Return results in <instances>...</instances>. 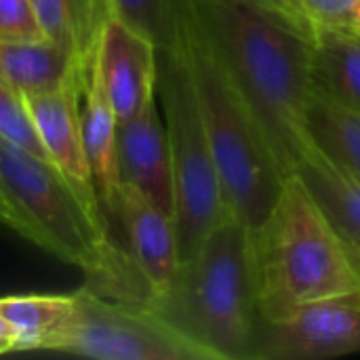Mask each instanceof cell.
<instances>
[{
	"mask_svg": "<svg viewBox=\"0 0 360 360\" xmlns=\"http://www.w3.org/2000/svg\"><path fill=\"white\" fill-rule=\"evenodd\" d=\"M82 93L84 86L65 84L55 91L23 95V99L34 118L36 131L42 139L49 160L68 177V181L78 190V194L86 202L101 209L82 143Z\"/></svg>",
	"mask_w": 360,
	"mask_h": 360,
	"instance_id": "obj_12",
	"label": "cell"
},
{
	"mask_svg": "<svg viewBox=\"0 0 360 360\" xmlns=\"http://www.w3.org/2000/svg\"><path fill=\"white\" fill-rule=\"evenodd\" d=\"M306 135L338 167L360 177V110L312 84L306 105Z\"/></svg>",
	"mask_w": 360,
	"mask_h": 360,
	"instance_id": "obj_17",
	"label": "cell"
},
{
	"mask_svg": "<svg viewBox=\"0 0 360 360\" xmlns=\"http://www.w3.org/2000/svg\"><path fill=\"white\" fill-rule=\"evenodd\" d=\"M312 84L360 110V36L319 30L310 36Z\"/></svg>",
	"mask_w": 360,
	"mask_h": 360,
	"instance_id": "obj_18",
	"label": "cell"
},
{
	"mask_svg": "<svg viewBox=\"0 0 360 360\" xmlns=\"http://www.w3.org/2000/svg\"><path fill=\"white\" fill-rule=\"evenodd\" d=\"M38 15L32 0H0V42L42 40Z\"/></svg>",
	"mask_w": 360,
	"mask_h": 360,
	"instance_id": "obj_23",
	"label": "cell"
},
{
	"mask_svg": "<svg viewBox=\"0 0 360 360\" xmlns=\"http://www.w3.org/2000/svg\"><path fill=\"white\" fill-rule=\"evenodd\" d=\"M310 36L319 30L360 36V0H297Z\"/></svg>",
	"mask_w": 360,
	"mask_h": 360,
	"instance_id": "obj_22",
	"label": "cell"
},
{
	"mask_svg": "<svg viewBox=\"0 0 360 360\" xmlns=\"http://www.w3.org/2000/svg\"><path fill=\"white\" fill-rule=\"evenodd\" d=\"M255 2L262 4V6H266V8H270V11H274V13H278V15H283L285 19H289L291 23H295L300 30H304L310 36L308 25H306L304 17L300 13L297 0H255Z\"/></svg>",
	"mask_w": 360,
	"mask_h": 360,
	"instance_id": "obj_24",
	"label": "cell"
},
{
	"mask_svg": "<svg viewBox=\"0 0 360 360\" xmlns=\"http://www.w3.org/2000/svg\"><path fill=\"white\" fill-rule=\"evenodd\" d=\"M0 139L49 160L23 95L8 89L2 82H0Z\"/></svg>",
	"mask_w": 360,
	"mask_h": 360,
	"instance_id": "obj_21",
	"label": "cell"
},
{
	"mask_svg": "<svg viewBox=\"0 0 360 360\" xmlns=\"http://www.w3.org/2000/svg\"><path fill=\"white\" fill-rule=\"evenodd\" d=\"M116 158L120 184L133 186L165 213L173 215L171 150L156 99L135 116L116 122Z\"/></svg>",
	"mask_w": 360,
	"mask_h": 360,
	"instance_id": "obj_11",
	"label": "cell"
},
{
	"mask_svg": "<svg viewBox=\"0 0 360 360\" xmlns=\"http://www.w3.org/2000/svg\"><path fill=\"white\" fill-rule=\"evenodd\" d=\"M177 46L194 82L226 205L247 228H255L270 213L287 175L224 70L194 0L186 4Z\"/></svg>",
	"mask_w": 360,
	"mask_h": 360,
	"instance_id": "obj_5",
	"label": "cell"
},
{
	"mask_svg": "<svg viewBox=\"0 0 360 360\" xmlns=\"http://www.w3.org/2000/svg\"><path fill=\"white\" fill-rule=\"evenodd\" d=\"M44 38L91 68L99 38L114 19L112 0H32Z\"/></svg>",
	"mask_w": 360,
	"mask_h": 360,
	"instance_id": "obj_16",
	"label": "cell"
},
{
	"mask_svg": "<svg viewBox=\"0 0 360 360\" xmlns=\"http://www.w3.org/2000/svg\"><path fill=\"white\" fill-rule=\"evenodd\" d=\"M70 295H4L0 316L17 338V352L38 348L40 340L63 319Z\"/></svg>",
	"mask_w": 360,
	"mask_h": 360,
	"instance_id": "obj_19",
	"label": "cell"
},
{
	"mask_svg": "<svg viewBox=\"0 0 360 360\" xmlns=\"http://www.w3.org/2000/svg\"><path fill=\"white\" fill-rule=\"evenodd\" d=\"M194 6L283 173L293 175L310 146V36L255 0H194Z\"/></svg>",
	"mask_w": 360,
	"mask_h": 360,
	"instance_id": "obj_1",
	"label": "cell"
},
{
	"mask_svg": "<svg viewBox=\"0 0 360 360\" xmlns=\"http://www.w3.org/2000/svg\"><path fill=\"white\" fill-rule=\"evenodd\" d=\"M91 72L116 118H131L156 99L158 49L150 38L114 17L99 38Z\"/></svg>",
	"mask_w": 360,
	"mask_h": 360,
	"instance_id": "obj_9",
	"label": "cell"
},
{
	"mask_svg": "<svg viewBox=\"0 0 360 360\" xmlns=\"http://www.w3.org/2000/svg\"><path fill=\"white\" fill-rule=\"evenodd\" d=\"M146 308L205 360L259 359L266 319L255 291L249 228L228 215L179 262L169 287Z\"/></svg>",
	"mask_w": 360,
	"mask_h": 360,
	"instance_id": "obj_3",
	"label": "cell"
},
{
	"mask_svg": "<svg viewBox=\"0 0 360 360\" xmlns=\"http://www.w3.org/2000/svg\"><path fill=\"white\" fill-rule=\"evenodd\" d=\"M0 196L23 224L25 240L80 268L86 287L148 304L150 289L105 213L86 202L51 160L0 139Z\"/></svg>",
	"mask_w": 360,
	"mask_h": 360,
	"instance_id": "obj_2",
	"label": "cell"
},
{
	"mask_svg": "<svg viewBox=\"0 0 360 360\" xmlns=\"http://www.w3.org/2000/svg\"><path fill=\"white\" fill-rule=\"evenodd\" d=\"M116 122L118 118L89 68V76L80 101L82 143H84V154L91 169L93 186L108 221L120 188L118 158H116Z\"/></svg>",
	"mask_w": 360,
	"mask_h": 360,
	"instance_id": "obj_14",
	"label": "cell"
},
{
	"mask_svg": "<svg viewBox=\"0 0 360 360\" xmlns=\"http://www.w3.org/2000/svg\"><path fill=\"white\" fill-rule=\"evenodd\" d=\"M70 297L68 312L36 352L99 360H205L143 304L110 297L86 285Z\"/></svg>",
	"mask_w": 360,
	"mask_h": 360,
	"instance_id": "obj_7",
	"label": "cell"
},
{
	"mask_svg": "<svg viewBox=\"0 0 360 360\" xmlns=\"http://www.w3.org/2000/svg\"><path fill=\"white\" fill-rule=\"evenodd\" d=\"M110 226L114 234L118 228L124 234L122 245L150 289V300L162 293L179 268L173 215L165 213L133 186L120 184L116 205L110 213Z\"/></svg>",
	"mask_w": 360,
	"mask_h": 360,
	"instance_id": "obj_10",
	"label": "cell"
},
{
	"mask_svg": "<svg viewBox=\"0 0 360 360\" xmlns=\"http://www.w3.org/2000/svg\"><path fill=\"white\" fill-rule=\"evenodd\" d=\"M0 226H6L11 228L13 232H17L21 238H25V230H23V224L19 221V217L11 211V207L4 202V198L0 196Z\"/></svg>",
	"mask_w": 360,
	"mask_h": 360,
	"instance_id": "obj_25",
	"label": "cell"
},
{
	"mask_svg": "<svg viewBox=\"0 0 360 360\" xmlns=\"http://www.w3.org/2000/svg\"><path fill=\"white\" fill-rule=\"evenodd\" d=\"M186 4L188 0H112L114 17L150 38L156 49L177 46Z\"/></svg>",
	"mask_w": 360,
	"mask_h": 360,
	"instance_id": "obj_20",
	"label": "cell"
},
{
	"mask_svg": "<svg viewBox=\"0 0 360 360\" xmlns=\"http://www.w3.org/2000/svg\"><path fill=\"white\" fill-rule=\"evenodd\" d=\"M6 352H15V344L11 340H0V354H6Z\"/></svg>",
	"mask_w": 360,
	"mask_h": 360,
	"instance_id": "obj_27",
	"label": "cell"
},
{
	"mask_svg": "<svg viewBox=\"0 0 360 360\" xmlns=\"http://www.w3.org/2000/svg\"><path fill=\"white\" fill-rule=\"evenodd\" d=\"M251 234L257 302L266 321H281L316 300L360 291V253L289 175L270 213Z\"/></svg>",
	"mask_w": 360,
	"mask_h": 360,
	"instance_id": "obj_4",
	"label": "cell"
},
{
	"mask_svg": "<svg viewBox=\"0 0 360 360\" xmlns=\"http://www.w3.org/2000/svg\"><path fill=\"white\" fill-rule=\"evenodd\" d=\"M0 340H11L15 344V352H17V338L13 333V329L4 323V319L0 316Z\"/></svg>",
	"mask_w": 360,
	"mask_h": 360,
	"instance_id": "obj_26",
	"label": "cell"
},
{
	"mask_svg": "<svg viewBox=\"0 0 360 360\" xmlns=\"http://www.w3.org/2000/svg\"><path fill=\"white\" fill-rule=\"evenodd\" d=\"M156 101L171 150L175 188L173 221L179 262H184L232 211L224 198L194 82L179 46L158 49Z\"/></svg>",
	"mask_w": 360,
	"mask_h": 360,
	"instance_id": "obj_6",
	"label": "cell"
},
{
	"mask_svg": "<svg viewBox=\"0 0 360 360\" xmlns=\"http://www.w3.org/2000/svg\"><path fill=\"white\" fill-rule=\"evenodd\" d=\"M89 68L57 42L23 40L0 42V82L21 95H36L65 84L84 86Z\"/></svg>",
	"mask_w": 360,
	"mask_h": 360,
	"instance_id": "obj_13",
	"label": "cell"
},
{
	"mask_svg": "<svg viewBox=\"0 0 360 360\" xmlns=\"http://www.w3.org/2000/svg\"><path fill=\"white\" fill-rule=\"evenodd\" d=\"M338 232L360 253V177L338 167L312 143L293 169Z\"/></svg>",
	"mask_w": 360,
	"mask_h": 360,
	"instance_id": "obj_15",
	"label": "cell"
},
{
	"mask_svg": "<svg viewBox=\"0 0 360 360\" xmlns=\"http://www.w3.org/2000/svg\"><path fill=\"white\" fill-rule=\"evenodd\" d=\"M360 352V291L300 306L266 321L257 360H327Z\"/></svg>",
	"mask_w": 360,
	"mask_h": 360,
	"instance_id": "obj_8",
	"label": "cell"
}]
</instances>
